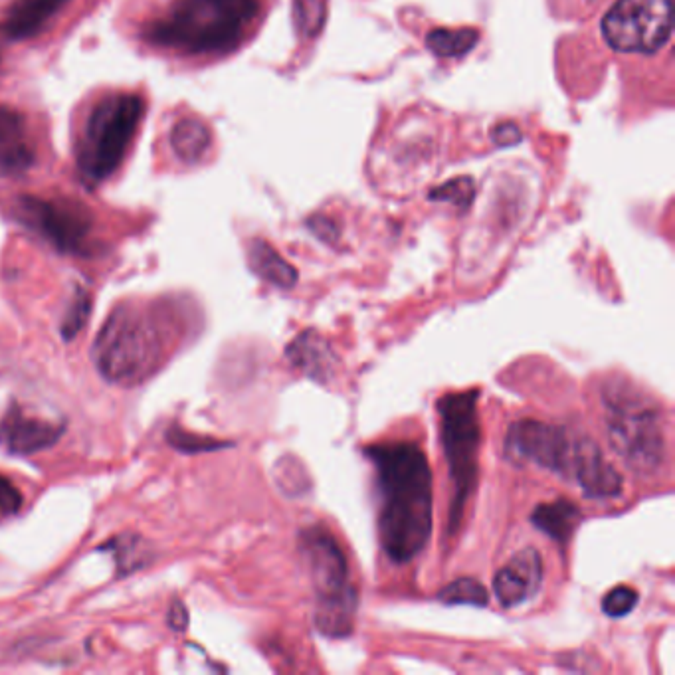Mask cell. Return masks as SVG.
<instances>
[{"mask_svg": "<svg viewBox=\"0 0 675 675\" xmlns=\"http://www.w3.org/2000/svg\"><path fill=\"white\" fill-rule=\"evenodd\" d=\"M379 491V541L386 557L404 565L428 545L434 527L432 470L414 442H383L363 450Z\"/></svg>", "mask_w": 675, "mask_h": 675, "instance_id": "6da1fadb", "label": "cell"}, {"mask_svg": "<svg viewBox=\"0 0 675 675\" xmlns=\"http://www.w3.org/2000/svg\"><path fill=\"white\" fill-rule=\"evenodd\" d=\"M171 347V323L165 313L137 303H121L97 333L92 359L107 383L135 386L161 369Z\"/></svg>", "mask_w": 675, "mask_h": 675, "instance_id": "7a4b0ae2", "label": "cell"}, {"mask_svg": "<svg viewBox=\"0 0 675 675\" xmlns=\"http://www.w3.org/2000/svg\"><path fill=\"white\" fill-rule=\"evenodd\" d=\"M604 428L614 454L628 470L650 476L666 462L662 408L624 377H610L600 390Z\"/></svg>", "mask_w": 675, "mask_h": 675, "instance_id": "3957f363", "label": "cell"}, {"mask_svg": "<svg viewBox=\"0 0 675 675\" xmlns=\"http://www.w3.org/2000/svg\"><path fill=\"white\" fill-rule=\"evenodd\" d=\"M262 8L264 0H177L149 38L187 54H224L240 46Z\"/></svg>", "mask_w": 675, "mask_h": 675, "instance_id": "277c9868", "label": "cell"}, {"mask_svg": "<svg viewBox=\"0 0 675 675\" xmlns=\"http://www.w3.org/2000/svg\"><path fill=\"white\" fill-rule=\"evenodd\" d=\"M297 549L315 592V628L327 638H347L355 628L359 594L341 545L331 531L313 525L299 533Z\"/></svg>", "mask_w": 675, "mask_h": 675, "instance_id": "5b68a950", "label": "cell"}, {"mask_svg": "<svg viewBox=\"0 0 675 675\" xmlns=\"http://www.w3.org/2000/svg\"><path fill=\"white\" fill-rule=\"evenodd\" d=\"M480 390L448 392L436 402L440 416L442 446L452 480V501L448 515V535L454 537L466 513L470 495L476 489L480 474L482 422L478 412Z\"/></svg>", "mask_w": 675, "mask_h": 675, "instance_id": "8992f818", "label": "cell"}, {"mask_svg": "<svg viewBox=\"0 0 675 675\" xmlns=\"http://www.w3.org/2000/svg\"><path fill=\"white\" fill-rule=\"evenodd\" d=\"M143 109V99L131 94L103 97L97 103L78 151V165L86 181L101 183L121 165Z\"/></svg>", "mask_w": 675, "mask_h": 675, "instance_id": "52a82bcc", "label": "cell"}, {"mask_svg": "<svg viewBox=\"0 0 675 675\" xmlns=\"http://www.w3.org/2000/svg\"><path fill=\"white\" fill-rule=\"evenodd\" d=\"M590 436L577 434L563 424L523 418L509 426L505 456L515 464H533L575 482L580 458Z\"/></svg>", "mask_w": 675, "mask_h": 675, "instance_id": "ba28073f", "label": "cell"}, {"mask_svg": "<svg viewBox=\"0 0 675 675\" xmlns=\"http://www.w3.org/2000/svg\"><path fill=\"white\" fill-rule=\"evenodd\" d=\"M602 36L618 52L654 54L672 36V2L616 0L602 20Z\"/></svg>", "mask_w": 675, "mask_h": 675, "instance_id": "9c48e42d", "label": "cell"}, {"mask_svg": "<svg viewBox=\"0 0 675 675\" xmlns=\"http://www.w3.org/2000/svg\"><path fill=\"white\" fill-rule=\"evenodd\" d=\"M22 220L40 232L54 248L66 254H82L92 232V214L70 200L20 198Z\"/></svg>", "mask_w": 675, "mask_h": 675, "instance_id": "30bf717a", "label": "cell"}, {"mask_svg": "<svg viewBox=\"0 0 675 675\" xmlns=\"http://www.w3.org/2000/svg\"><path fill=\"white\" fill-rule=\"evenodd\" d=\"M66 432L64 422L30 414L22 404H10L0 416V448L10 456H32L56 446Z\"/></svg>", "mask_w": 675, "mask_h": 675, "instance_id": "8fae6325", "label": "cell"}, {"mask_svg": "<svg viewBox=\"0 0 675 675\" xmlns=\"http://www.w3.org/2000/svg\"><path fill=\"white\" fill-rule=\"evenodd\" d=\"M543 584V559L537 549H523L497 571L493 592L503 608H515L531 600Z\"/></svg>", "mask_w": 675, "mask_h": 675, "instance_id": "7c38bea8", "label": "cell"}, {"mask_svg": "<svg viewBox=\"0 0 675 675\" xmlns=\"http://www.w3.org/2000/svg\"><path fill=\"white\" fill-rule=\"evenodd\" d=\"M286 357L297 371H301L303 375L321 385L333 379L335 369L339 365V359L329 341L323 339L313 329L299 333L291 341L286 349Z\"/></svg>", "mask_w": 675, "mask_h": 675, "instance_id": "4fadbf2b", "label": "cell"}, {"mask_svg": "<svg viewBox=\"0 0 675 675\" xmlns=\"http://www.w3.org/2000/svg\"><path fill=\"white\" fill-rule=\"evenodd\" d=\"M34 163L26 121L20 111L0 105V173L20 175Z\"/></svg>", "mask_w": 675, "mask_h": 675, "instance_id": "5bb4252c", "label": "cell"}, {"mask_svg": "<svg viewBox=\"0 0 675 675\" xmlns=\"http://www.w3.org/2000/svg\"><path fill=\"white\" fill-rule=\"evenodd\" d=\"M68 2L70 0H16L6 12V36L12 40H24L38 34Z\"/></svg>", "mask_w": 675, "mask_h": 675, "instance_id": "9a60e30c", "label": "cell"}, {"mask_svg": "<svg viewBox=\"0 0 675 675\" xmlns=\"http://www.w3.org/2000/svg\"><path fill=\"white\" fill-rule=\"evenodd\" d=\"M529 519L557 545L567 547L582 521V511L569 499H557L551 503H539Z\"/></svg>", "mask_w": 675, "mask_h": 675, "instance_id": "2e32d148", "label": "cell"}, {"mask_svg": "<svg viewBox=\"0 0 675 675\" xmlns=\"http://www.w3.org/2000/svg\"><path fill=\"white\" fill-rule=\"evenodd\" d=\"M248 264L260 280L280 290H291L297 284V270L264 240L250 242Z\"/></svg>", "mask_w": 675, "mask_h": 675, "instance_id": "e0dca14e", "label": "cell"}, {"mask_svg": "<svg viewBox=\"0 0 675 675\" xmlns=\"http://www.w3.org/2000/svg\"><path fill=\"white\" fill-rule=\"evenodd\" d=\"M99 551L113 555L117 577L133 575L135 571L147 567L153 559V549L149 547V543L133 533H125L107 541L105 545L99 547Z\"/></svg>", "mask_w": 675, "mask_h": 675, "instance_id": "ac0fdd59", "label": "cell"}, {"mask_svg": "<svg viewBox=\"0 0 675 675\" xmlns=\"http://www.w3.org/2000/svg\"><path fill=\"white\" fill-rule=\"evenodd\" d=\"M171 147L185 163H198L210 149V129L196 117H183L171 131Z\"/></svg>", "mask_w": 675, "mask_h": 675, "instance_id": "d6986e66", "label": "cell"}, {"mask_svg": "<svg viewBox=\"0 0 675 675\" xmlns=\"http://www.w3.org/2000/svg\"><path fill=\"white\" fill-rule=\"evenodd\" d=\"M480 40V34L476 30H448L440 28L430 32L426 46L430 48L432 54L440 58H454V56H464L468 54Z\"/></svg>", "mask_w": 675, "mask_h": 675, "instance_id": "ffe728a7", "label": "cell"}, {"mask_svg": "<svg viewBox=\"0 0 675 675\" xmlns=\"http://www.w3.org/2000/svg\"><path fill=\"white\" fill-rule=\"evenodd\" d=\"M167 444L181 452V454H204V452H214V450H224L230 448V442L218 440L214 436H202V434H194V432H187L183 426L173 424L167 434H165Z\"/></svg>", "mask_w": 675, "mask_h": 675, "instance_id": "44dd1931", "label": "cell"}, {"mask_svg": "<svg viewBox=\"0 0 675 675\" xmlns=\"http://www.w3.org/2000/svg\"><path fill=\"white\" fill-rule=\"evenodd\" d=\"M274 480L288 497H301L311 487L307 468L295 456H284L276 462Z\"/></svg>", "mask_w": 675, "mask_h": 675, "instance_id": "7402d4cb", "label": "cell"}, {"mask_svg": "<svg viewBox=\"0 0 675 675\" xmlns=\"http://www.w3.org/2000/svg\"><path fill=\"white\" fill-rule=\"evenodd\" d=\"M436 598H438L440 602L448 604V606H454V604H470V606L483 608V606H487V602H489V592H487V588L483 586L480 580L462 577V579L454 580V582H450L448 586H444V588L438 592Z\"/></svg>", "mask_w": 675, "mask_h": 675, "instance_id": "603a6c76", "label": "cell"}, {"mask_svg": "<svg viewBox=\"0 0 675 675\" xmlns=\"http://www.w3.org/2000/svg\"><path fill=\"white\" fill-rule=\"evenodd\" d=\"M92 307H94V299L92 295L86 290L76 291L72 303L68 305V311L62 319L60 325V333L64 341H72L78 337V333L86 327L90 315H92Z\"/></svg>", "mask_w": 675, "mask_h": 675, "instance_id": "cb8c5ba5", "label": "cell"}, {"mask_svg": "<svg viewBox=\"0 0 675 675\" xmlns=\"http://www.w3.org/2000/svg\"><path fill=\"white\" fill-rule=\"evenodd\" d=\"M640 602V594L636 588L620 584L608 590L602 598V612L608 618H624L628 616Z\"/></svg>", "mask_w": 675, "mask_h": 675, "instance_id": "d4e9b609", "label": "cell"}, {"mask_svg": "<svg viewBox=\"0 0 675 675\" xmlns=\"http://www.w3.org/2000/svg\"><path fill=\"white\" fill-rule=\"evenodd\" d=\"M432 198L434 200H448V202H454V204L466 208V206H470V202L474 198V183L470 179L452 181V183L444 185L442 189H436L432 193Z\"/></svg>", "mask_w": 675, "mask_h": 675, "instance_id": "484cf974", "label": "cell"}, {"mask_svg": "<svg viewBox=\"0 0 675 675\" xmlns=\"http://www.w3.org/2000/svg\"><path fill=\"white\" fill-rule=\"evenodd\" d=\"M24 497L8 478L0 476V517H12L22 509Z\"/></svg>", "mask_w": 675, "mask_h": 675, "instance_id": "4316f807", "label": "cell"}, {"mask_svg": "<svg viewBox=\"0 0 675 675\" xmlns=\"http://www.w3.org/2000/svg\"><path fill=\"white\" fill-rule=\"evenodd\" d=\"M169 626L175 632H185L189 626V610L183 600H173L171 610H169Z\"/></svg>", "mask_w": 675, "mask_h": 675, "instance_id": "83f0119b", "label": "cell"}, {"mask_svg": "<svg viewBox=\"0 0 675 675\" xmlns=\"http://www.w3.org/2000/svg\"><path fill=\"white\" fill-rule=\"evenodd\" d=\"M495 141L499 143V145H511V143H515V141H519L521 139V133H519V129L515 127V125H511V123H505V125H499L497 129H495Z\"/></svg>", "mask_w": 675, "mask_h": 675, "instance_id": "f1b7e54d", "label": "cell"}]
</instances>
